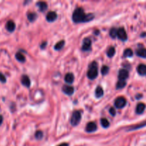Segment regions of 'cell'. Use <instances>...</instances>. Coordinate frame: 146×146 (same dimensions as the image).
<instances>
[{
    "label": "cell",
    "mask_w": 146,
    "mask_h": 146,
    "mask_svg": "<svg viewBox=\"0 0 146 146\" xmlns=\"http://www.w3.org/2000/svg\"><path fill=\"white\" fill-rule=\"evenodd\" d=\"M94 15L92 14H86L82 8H77L73 14L72 19L74 22L80 23L88 21L93 19Z\"/></svg>",
    "instance_id": "cell-1"
},
{
    "label": "cell",
    "mask_w": 146,
    "mask_h": 146,
    "mask_svg": "<svg viewBox=\"0 0 146 146\" xmlns=\"http://www.w3.org/2000/svg\"><path fill=\"white\" fill-rule=\"evenodd\" d=\"M98 64L96 61H94L91 65L89 66V69H88L87 76L88 78L91 80H94L98 76Z\"/></svg>",
    "instance_id": "cell-2"
},
{
    "label": "cell",
    "mask_w": 146,
    "mask_h": 146,
    "mask_svg": "<svg viewBox=\"0 0 146 146\" xmlns=\"http://www.w3.org/2000/svg\"><path fill=\"white\" fill-rule=\"evenodd\" d=\"M81 119V114L78 111H76L73 113L71 118V123L73 126H76L80 123Z\"/></svg>",
    "instance_id": "cell-3"
},
{
    "label": "cell",
    "mask_w": 146,
    "mask_h": 146,
    "mask_svg": "<svg viewBox=\"0 0 146 146\" xmlns=\"http://www.w3.org/2000/svg\"><path fill=\"white\" fill-rule=\"evenodd\" d=\"M126 105V99L124 97H118L115 101V106L118 108H123Z\"/></svg>",
    "instance_id": "cell-4"
},
{
    "label": "cell",
    "mask_w": 146,
    "mask_h": 146,
    "mask_svg": "<svg viewBox=\"0 0 146 146\" xmlns=\"http://www.w3.org/2000/svg\"><path fill=\"white\" fill-rule=\"evenodd\" d=\"M117 36L122 41H125L127 39V38H128L126 31H125V30L123 28H121L118 30V31H117Z\"/></svg>",
    "instance_id": "cell-5"
},
{
    "label": "cell",
    "mask_w": 146,
    "mask_h": 146,
    "mask_svg": "<svg viewBox=\"0 0 146 146\" xmlns=\"http://www.w3.org/2000/svg\"><path fill=\"white\" fill-rule=\"evenodd\" d=\"M128 76H129L128 71L126 69H124V68L120 70L119 73H118V78H119V80L125 81V79L128 78Z\"/></svg>",
    "instance_id": "cell-6"
},
{
    "label": "cell",
    "mask_w": 146,
    "mask_h": 146,
    "mask_svg": "<svg viewBox=\"0 0 146 146\" xmlns=\"http://www.w3.org/2000/svg\"><path fill=\"white\" fill-rule=\"evenodd\" d=\"M91 48V40L89 38H85L84 40L82 49L84 51H89Z\"/></svg>",
    "instance_id": "cell-7"
},
{
    "label": "cell",
    "mask_w": 146,
    "mask_h": 146,
    "mask_svg": "<svg viewBox=\"0 0 146 146\" xmlns=\"http://www.w3.org/2000/svg\"><path fill=\"white\" fill-rule=\"evenodd\" d=\"M96 129H97V125L94 122L88 123L87 124L86 127V131L88 133L94 132Z\"/></svg>",
    "instance_id": "cell-8"
},
{
    "label": "cell",
    "mask_w": 146,
    "mask_h": 146,
    "mask_svg": "<svg viewBox=\"0 0 146 146\" xmlns=\"http://www.w3.org/2000/svg\"><path fill=\"white\" fill-rule=\"evenodd\" d=\"M57 14L55 11H50L46 15V20L49 22H52L56 19Z\"/></svg>",
    "instance_id": "cell-9"
},
{
    "label": "cell",
    "mask_w": 146,
    "mask_h": 146,
    "mask_svg": "<svg viewBox=\"0 0 146 146\" xmlns=\"http://www.w3.org/2000/svg\"><path fill=\"white\" fill-rule=\"evenodd\" d=\"M62 89H63V91H64L66 94H67V95L71 96L74 94V88H73L72 86H67V85L64 86Z\"/></svg>",
    "instance_id": "cell-10"
},
{
    "label": "cell",
    "mask_w": 146,
    "mask_h": 146,
    "mask_svg": "<svg viewBox=\"0 0 146 146\" xmlns=\"http://www.w3.org/2000/svg\"><path fill=\"white\" fill-rule=\"evenodd\" d=\"M138 73L141 76L146 75V65L145 64H140L137 68Z\"/></svg>",
    "instance_id": "cell-11"
},
{
    "label": "cell",
    "mask_w": 146,
    "mask_h": 146,
    "mask_svg": "<svg viewBox=\"0 0 146 146\" xmlns=\"http://www.w3.org/2000/svg\"><path fill=\"white\" fill-rule=\"evenodd\" d=\"M15 24H14V21H11V20L7 21V24H6V28H7V29L9 31H10V32L14 31V29H15Z\"/></svg>",
    "instance_id": "cell-12"
},
{
    "label": "cell",
    "mask_w": 146,
    "mask_h": 146,
    "mask_svg": "<svg viewBox=\"0 0 146 146\" xmlns=\"http://www.w3.org/2000/svg\"><path fill=\"white\" fill-rule=\"evenodd\" d=\"M21 84L26 87H29L30 86V84H31V82H30V79L27 76H22L21 78Z\"/></svg>",
    "instance_id": "cell-13"
},
{
    "label": "cell",
    "mask_w": 146,
    "mask_h": 146,
    "mask_svg": "<svg viewBox=\"0 0 146 146\" xmlns=\"http://www.w3.org/2000/svg\"><path fill=\"white\" fill-rule=\"evenodd\" d=\"M145 109V105L143 103H140L136 106V113L138 114H141L144 112Z\"/></svg>",
    "instance_id": "cell-14"
},
{
    "label": "cell",
    "mask_w": 146,
    "mask_h": 146,
    "mask_svg": "<svg viewBox=\"0 0 146 146\" xmlns=\"http://www.w3.org/2000/svg\"><path fill=\"white\" fill-rule=\"evenodd\" d=\"M74 81V76L71 73H68L65 76V81L68 84H72Z\"/></svg>",
    "instance_id": "cell-15"
},
{
    "label": "cell",
    "mask_w": 146,
    "mask_h": 146,
    "mask_svg": "<svg viewBox=\"0 0 146 146\" xmlns=\"http://www.w3.org/2000/svg\"><path fill=\"white\" fill-rule=\"evenodd\" d=\"M136 54L138 56L142 57V58H146V48H139L138 50H137Z\"/></svg>",
    "instance_id": "cell-16"
},
{
    "label": "cell",
    "mask_w": 146,
    "mask_h": 146,
    "mask_svg": "<svg viewBox=\"0 0 146 146\" xmlns=\"http://www.w3.org/2000/svg\"><path fill=\"white\" fill-rule=\"evenodd\" d=\"M103 95H104V90H103L102 87L98 86L96 88V96L97 98H100Z\"/></svg>",
    "instance_id": "cell-17"
},
{
    "label": "cell",
    "mask_w": 146,
    "mask_h": 146,
    "mask_svg": "<svg viewBox=\"0 0 146 146\" xmlns=\"http://www.w3.org/2000/svg\"><path fill=\"white\" fill-rule=\"evenodd\" d=\"M16 58H17L19 61H20V62H24L26 60L25 56L20 52H18L16 54Z\"/></svg>",
    "instance_id": "cell-18"
},
{
    "label": "cell",
    "mask_w": 146,
    "mask_h": 146,
    "mask_svg": "<svg viewBox=\"0 0 146 146\" xmlns=\"http://www.w3.org/2000/svg\"><path fill=\"white\" fill-rule=\"evenodd\" d=\"M64 44H65V41H64V40H61V41H58V43H56V44L55 46H54V48H55L56 50L61 49V48L64 47Z\"/></svg>",
    "instance_id": "cell-19"
},
{
    "label": "cell",
    "mask_w": 146,
    "mask_h": 146,
    "mask_svg": "<svg viewBox=\"0 0 146 146\" xmlns=\"http://www.w3.org/2000/svg\"><path fill=\"white\" fill-rule=\"evenodd\" d=\"M37 4L38 5V7H39L40 10L41 11H45L47 9V4L46 2H44V1H40V2L37 3Z\"/></svg>",
    "instance_id": "cell-20"
},
{
    "label": "cell",
    "mask_w": 146,
    "mask_h": 146,
    "mask_svg": "<svg viewBox=\"0 0 146 146\" xmlns=\"http://www.w3.org/2000/svg\"><path fill=\"white\" fill-rule=\"evenodd\" d=\"M126 85V81H123V80H119L116 84L117 88H123Z\"/></svg>",
    "instance_id": "cell-21"
},
{
    "label": "cell",
    "mask_w": 146,
    "mask_h": 146,
    "mask_svg": "<svg viewBox=\"0 0 146 146\" xmlns=\"http://www.w3.org/2000/svg\"><path fill=\"white\" fill-rule=\"evenodd\" d=\"M115 53V49L114 47H110L108 48V51H107V55L108 56V57H113L114 56Z\"/></svg>",
    "instance_id": "cell-22"
},
{
    "label": "cell",
    "mask_w": 146,
    "mask_h": 146,
    "mask_svg": "<svg viewBox=\"0 0 146 146\" xmlns=\"http://www.w3.org/2000/svg\"><path fill=\"white\" fill-rule=\"evenodd\" d=\"M133 55V51L131 48H127L124 51L123 56L125 57H131Z\"/></svg>",
    "instance_id": "cell-23"
},
{
    "label": "cell",
    "mask_w": 146,
    "mask_h": 146,
    "mask_svg": "<svg viewBox=\"0 0 146 146\" xmlns=\"http://www.w3.org/2000/svg\"><path fill=\"white\" fill-rule=\"evenodd\" d=\"M27 17H28L29 21H33L36 19L37 15L36 14H35V13H29V14H27Z\"/></svg>",
    "instance_id": "cell-24"
},
{
    "label": "cell",
    "mask_w": 146,
    "mask_h": 146,
    "mask_svg": "<svg viewBox=\"0 0 146 146\" xmlns=\"http://www.w3.org/2000/svg\"><path fill=\"white\" fill-rule=\"evenodd\" d=\"M101 123L104 128H108L110 125L109 122H108V121L106 118H102V119L101 120Z\"/></svg>",
    "instance_id": "cell-25"
},
{
    "label": "cell",
    "mask_w": 146,
    "mask_h": 146,
    "mask_svg": "<svg viewBox=\"0 0 146 146\" xmlns=\"http://www.w3.org/2000/svg\"><path fill=\"white\" fill-rule=\"evenodd\" d=\"M117 31H118V30L115 29V28L111 29V31H110V36L112 38H115L117 36Z\"/></svg>",
    "instance_id": "cell-26"
},
{
    "label": "cell",
    "mask_w": 146,
    "mask_h": 146,
    "mask_svg": "<svg viewBox=\"0 0 146 146\" xmlns=\"http://www.w3.org/2000/svg\"><path fill=\"white\" fill-rule=\"evenodd\" d=\"M108 71H109V68L106 66H104L102 68H101V73H102L103 75H106L108 74Z\"/></svg>",
    "instance_id": "cell-27"
},
{
    "label": "cell",
    "mask_w": 146,
    "mask_h": 146,
    "mask_svg": "<svg viewBox=\"0 0 146 146\" xmlns=\"http://www.w3.org/2000/svg\"><path fill=\"white\" fill-rule=\"evenodd\" d=\"M35 136L37 139H41L43 138V133L41 131H38L36 133Z\"/></svg>",
    "instance_id": "cell-28"
},
{
    "label": "cell",
    "mask_w": 146,
    "mask_h": 146,
    "mask_svg": "<svg viewBox=\"0 0 146 146\" xmlns=\"http://www.w3.org/2000/svg\"><path fill=\"white\" fill-rule=\"evenodd\" d=\"M109 112L110 113H111V115H113V116H115V114H116V111H115V109L114 108H111L109 110Z\"/></svg>",
    "instance_id": "cell-29"
},
{
    "label": "cell",
    "mask_w": 146,
    "mask_h": 146,
    "mask_svg": "<svg viewBox=\"0 0 146 146\" xmlns=\"http://www.w3.org/2000/svg\"><path fill=\"white\" fill-rule=\"evenodd\" d=\"M0 81H1L2 83H5L6 82L5 76H4L2 74H1V73H0Z\"/></svg>",
    "instance_id": "cell-30"
},
{
    "label": "cell",
    "mask_w": 146,
    "mask_h": 146,
    "mask_svg": "<svg viewBox=\"0 0 146 146\" xmlns=\"http://www.w3.org/2000/svg\"><path fill=\"white\" fill-rule=\"evenodd\" d=\"M57 146H68V144L66 143H61V144H60V145H58Z\"/></svg>",
    "instance_id": "cell-31"
},
{
    "label": "cell",
    "mask_w": 146,
    "mask_h": 146,
    "mask_svg": "<svg viewBox=\"0 0 146 146\" xmlns=\"http://www.w3.org/2000/svg\"><path fill=\"white\" fill-rule=\"evenodd\" d=\"M3 122V117L1 116V115H0V125H1V124Z\"/></svg>",
    "instance_id": "cell-32"
}]
</instances>
